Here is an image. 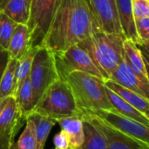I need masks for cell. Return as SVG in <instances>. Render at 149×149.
Returning a JSON list of instances; mask_svg holds the SVG:
<instances>
[{
	"label": "cell",
	"mask_w": 149,
	"mask_h": 149,
	"mask_svg": "<svg viewBox=\"0 0 149 149\" xmlns=\"http://www.w3.org/2000/svg\"><path fill=\"white\" fill-rule=\"evenodd\" d=\"M108 79H111L115 83L149 99V86L144 84L133 71L126 58L125 52L121 61L110 75Z\"/></svg>",
	"instance_id": "12"
},
{
	"label": "cell",
	"mask_w": 149,
	"mask_h": 149,
	"mask_svg": "<svg viewBox=\"0 0 149 149\" xmlns=\"http://www.w3.org/2000/svg\"><path fill=\"white\" fill-rule=\"evenodd\" d=\"M125 39L124 37L94 28L92 35L78 45L87 52L104 79L107 80L123 58Z\"/></svg>",
	"instance_id": "2"
},
{
	"label": "cell",
	"mask_w": 149,
	"mask_h": 149,
	"mask_svg": "<svg viewBox=\"0 0 149 149\" xmlns=\"http://www.w3.org/2000/svg\"><path fill=\"white\" fill-rule=\"evenodd\" d=\"M7 100H8V98L7 99H0V115L2 113L4 107H5V104L7 102Z\"/></svg>",
	"instance_id": "31"
},
{
	"label": "cell",
	"mask_w": 149,
	"mask_h": 149,
	"mask_svg": "<svg viewBox=\"0 0 149 149\" xmlns=\"http://www.w3.org/2000/svg\"><path fill=\"white\" fill-rule=\"evenodd\" d=\"M10 149H37V141L35 136V127L33 121L27 118L25 127L17 143H13Z\"/></svg>",
	"instance_id": "24"
},
{
	"label": "cell",
	"mask_w": 149,
	"mask_h": 149,
	"mask_svg": "<svg viewBox=\"0 0 149 149\" xmlns=\"http://www.w3.org/2000/svg\"><path fill=\"white\" fill-rule=\"evenodd\" d=\"M13 98L22 117L26 120L34 109L33 91L30 78H27L17 87Z\"/></svg>",
	"instance_id": "19"
},
{
	"label": "cell",
	"mask_w": 149,
	"mask_h": 149,
	"mask_svg": "<svg viewBox=\"0 0 149 149\" xmlns=\"http://www.w3.org/2000/svg\"><path fill=\"white\" fill-rule=\"evenodd\" d=\"M53 55L59 79L72 72H82L104 79L87 52L79 45H72L64 52H53Z\"/></svg>",
	"instance_id": "6"
},
{
	"label": "cell",
	"mask_w": 149,
	"mask_h": 149,
	"mask_svg": "<svg viewBox=\"0 0 149 149\" xmlns=\"http://www.w3.org/2000/svg\"><path fill=\"white\" fill-rule=\"evenodd\" d=\"M83 113L92 115L111 127L134 137L137 140L149 143V127L145 126L136 120H131L114 111L96 110V111H82Z\"/></svg>",
	"instance_id": "8"
},
{
	"label": "cell",
	"mask_w": 149,
	"mask_h": 149,
	"mask_svg": "<svg viewBox=\"0 0 149 149\" xmlns=\"http://www.w3.org/2000/svg\"><path fill=\"white\" fill-rule=\"evenodd\" d=\"M56 122L68 136L70 148L79 149L84 141L83 121L79 117H67L56 120Z\"/></svg>",
	"instance_id": "17"
},
{
	"label": "cell",
	"mask_w": 149,
	"mask_h": 149,
	"mask_svg": "<svg viewBox=\"0 0 149 149\" xmlns=\"http://www.w3.org/2000/svg\"><path fill=\"white\" fill-rule=\"evenodd\" d=\"M18 60L10 58L0 79V99L13 97L17 90V68Z\"/></svg>",
	"instance_id": "21"
},
{
	"label": "cell",
	"mask_w": 149,
	"mask_h": 149,
	"mask_svg": "<svg viewBox=\"0 0 149 149\" xmlns=\"http://www.w3.org/2000/svg\"><path fill=\"white\" fill-rule=\"evenodd\" d=\"M83 113L102 133L107 144V149H149V143L127 135L100 120L85 113Z\"/></svg>",
	"instance_id": "11"
},
{
	"label": "cell",
	"mask_w": 149,
	"mask_h": 149,
	"mask_svg": "<svg viewBox=\"0 0 149 149\" xmlns=\"http://www.w3.org/2000/svg\"><path fill=\"white\" fill-rule=\"evenodd\" d=\"M37 49L38 47H31L30 50L20 59H18V64H17V86L22 82H24L27 78H29L31 65H32V60H33Z\"/></svg>",
	"instance_id": "25"
},
{
	"label": "cell",
	"mask_w": 149,
	"mask_h": 149,
	"mask_svg": "<svg viewBox=\"0 0 149 149\" xmlns=\"http://www.w3.org/2000/svg\"><path fill=\"white\" fill-rule=\"evenodd\" d=\"M81 119L84 128V141L79 149H107V144L102 133L84 113Z\"/></svg>",
	"instance_id": "20"
},
{
	"label": "cell",
	"mask_w": 149,
	"mask_h": 149,
	"mask_svg": "<svg viewBox=\"0 0 149 149\" xmlns=\"http://www.w3.org/2000/svg\"><path fill=\"white\" fill-rule=\"evenodd\" d=\"M17 24H27L31 12V0H9L0 10Z\"/></svg>",
	"instance_id": "22"
},
{
	"label": "cell",
	"mask_w": 149,
	"mask_h": 149,
	"mask_svg": "<svg viewBox=\"0 0 149 149\" xmlns=\"http://www.w3.org/2000/svg\"><path fill=\"white\" fill-rule=\"evenodd\" d=\"M85 1L89 8L95 26L97 28L107 33L116 34L125 38L120 24L115 0Z\"/></svg>",
	"instance_id": "9"
},
{
	"label": "cell",
	"mask_w": 149,
	"mask_h": 149,
	"mask_svg": "<svg viewBox=\"0 0 149 149\" xmlns=\"http://www.w3.org/2000/svg\"><path fill=\"white\" fill-rule=\"evenodd\" d=\"M31 47V34L27 24H17L8 47L10 57L18 60Z\"/></svg>",
	"instance_id": "16"
},
{
	"label": "cell",
	"mask_w": 149,
	"mask_h": 149,
	"mask_svg": "<svg viewBox=\"0 0 149 149\" xmlns=\"http://www.w3.org/2000/svg\"><path fill=\"white\" fill-rule=\"evenodd\" d=\"M33 112L54 119L83 116L69 85L64 79L56 80L45 92Z\"/></svg>",
	"instance_id": "4"
},
{
	"label": "cell",
	"mask_w": 149,
	"mask_h": 149,
	"mask_svg": "<svg viewBox=\"0 0 149 149\" xmlns=\"http://www.w3.org/2000/svg\"><path fill=\"white\" fill-rule=\"evenodd\" d=\"M132 5L134 19L149 17V0H132Z\"/></svg>",
	"instance_id": "28"
},
{
	"label": "cell",
	"mask_w": 149,
	"mask_h": 149,
	"mask_svg": "<svg viewBox=\"0 0 149 149\" xmlns=\"http://www.w3.org/2000/svg\"><path fill=\"white\" fill-rule=\"evenodd\" d=\"M61 0H31V12L27 26L31 47L41 46L52 18Z\"/></svg>",
	"instance_id": "7"
},
{
	"label": "cell",
	"mask_w": 149,
	"mask_h": 149,
	"mask_svg": "<svg viewBox=\"0 0 149 149\" xmlns=\"http://www.w3.org/2000/svg\"><path fill=\"white\" fill-rule=\"evenodd\" d=\"M135 30L143 46L148 47L149 42V17L135 18Z\"/></svg>",
	"instance_id": "27"
},
{
	"label": "cell",
	"mask_w": 149,
	"mask_h": 149,
	"mask_svg": "<svg viewBox=\"0 0 149 149\" xmlns=\"http://www.w3.org/2000/svg\"><path fill=\"white\" fill-rule=\"evenodd\" d=\"M10 58V57L8 50L3 48L0 45V79H1V77L7 66V64H8Z\"/></svg>",
	"instance_id": "30"
},
{
	"label": "cell",
	"mask_w": 149,
	"mask_h": 149,
	"mask_svg": "<svg viewBox=\"0 0 149 149\" xmlns=\"http://www.w3.org/2000/svg\"><path fill=\"white\" fill-rule=\"evenodd\" d=\"M28 118L31 119L34 123L37 149H44L52 128L57 123L56 120L35 112H32Z\"/></svg>",
	"instance_id": "23"
},
{
	"label": "cell",
	"mask_w": 149,
	"mask_h": 149,
	"mask_svg": "<svg viewBox=\"0 0 149 149\" xmlns=\"http://www.w3.org/2000/svg\"><path fill=\"white\" fill-rule=\"evenodd\" d=\"M95 26L85 0H61L41 46L64 52L89 38Z\"/></svg>",
	"instance_id": "1"
},
{
	"label": "cell",
	"mask_w": 149,
	"mask_h": 149,
	"mask_svg": "<svg viewBox=\"0 0 149 149\" xmlns=\"http://www.w3.org/2000/svg\"><path fill=\"white\" fill-rule=\"evenodd\" d=\"M106 92L112 107L117 113L149 127V117L138 111L136 108L128 104L127 101H125L122 98H120L118 94H116L114 92H113L107 86Z\"/></svg>",
	"instance_id": "18"
},
{
	"label": "cell",
	"mask_w": 149,
	"mask_h": 149,
	"mask_svg": "<svg viewBox=\"0 0 149 149\" xmlns=\"http://www.w3.org/2000/svg\"><path fill=\"white\" fill-rule=\"evenodd\" d=\"M104 83L107 88L114 92L138 111L149 117V99H147L142 95L115 83L111 79H107L104 81Z\"/></svg>",
	"instance_id": "15"
},
{
	"label": "cell",
	"mask_w": 149,
	"mask_h": 149,
	"mask_svg": "<svg viewBox=\"0 0 149 149\" xmlns=\"http://www.w3.org/2000/svg\"><path fill=\"white\" fill-rule=\"evenodd\" d=\"M25 120L17 109L13 97H9L0 115V149H10Z\"/></svg>",
	"instance_id": "10"
},
{
	"label": "cell",
	"mask_w": 149,
	"mask_h": 149,
	"mask_svg": "<svg viewBox=\"0 0 149 149\" xmlns=\"http://www.w3.org/2000/svg\"><path fill=\"white\" fill-rule=\"evenodd\" d=\"M9 0H0V10L3 8V6L7 3Z\"/></svg>",
	"instance_id": "32"
},
{
	"label": "cell",
	"mask_w": 149,
	"mask_h": 149,
	"mask_svg": "<svg viewBox=\"0 0 149 149\" xmlns=\"http://www.w3.org/2000/svg\"><path fill=\"white\" fill-rule=\"evenodd\" d=\"M123 49L126 58L133 71L144 84L149 86L147 61L138 45L134 41L126 38L123 42Z\"/></svg>",
	"instance_id": "14"
},
{
	"label": "cell",
	"mask_w": 149,
	"mask_h": 149,
	"mask_svg": "<svg viewBox=\"0 0 149 149\" xmlns=\"http://www.w3.org/2000/svg\"><path fill=\"white\" fill-rule=\"evenodd\" d=\"M17 24L0 11V45L8 50L11 37Z\"/></svg>",
	"instance_id": "26"
},
{
	"label": "cell",
	"mask_w": 149,
	"mask_h": 149,
	"mask_svg": "<svg viewBox=\"0 0 149 149\" xmlns=\"http://www.w3.org/2000/svg\"><path fill=\"white\" fill-rule=\"evenodd\" d=\"M61 79L69 85L81 111H114L107 98L104 79L82 72H72Z\"/></svg>",
	"instance_id": "3"
},
{
	"label": "cell",
	"mask_w": 149,
	"mask_h": 149,
	"mask_svg": "<svg viewBox=\"0 0 149 149\" xmlns=\"http://www.w3.org/2000/svg\"><path fill=\"white\" fill-rule=\"evenodd\" d=\"M29 78L33 91L35 107L47 89L56 80L59 79L54 55L50 49L45 46L38 47L32 60Z\"/></svg>",
	"instance_id": "5"
},
{
	"label": "cell",
	"mask_w": 149,
	"mask_h": 149,
	"mask_svg": "<svg viewBox=\"0 0 149 149\" xmlns=\"http://www.w3.org/2000/svg\"><path fill=\"white\" fill-rule=\"evenodd\" d=\"M53 144L55 149H69L70 148V143L69 139L65 132L61 130L59 133H58L54 138H53Z\"/></svg>",
	"instance_id": "29"
},
{
	"label": "cell",
	"mask_w": 149,
	"mask_h": 149,
	"mask_svg": "<svg viewBox=\"0 0 149 149\" xmlns=\"http://www.w3.org/2000/svg\"><path fill=\"white\" fill-rule=\"evenodd\" d=\"M115 4L123 35L126 38L134 41L137 45L143 47L135 30L132 0H115Z\"/></svg>",
	"instance_id": "13"
}]
</instances>
